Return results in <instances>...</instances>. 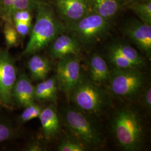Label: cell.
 <instances>
[{
    "instance_id": "obj_9",
    "label": "cell",
    "mask_w": 151,
    "mask_h": 151,
    "mask_svg": "<svg viewBox=\"0 0 151 151\" xmlns=\"http://www.w3.org/2000/svg\"><path fill=\"white\" fill-rule=\"evenodd\" d=\"M123 32L151 59V25L144 24L138 19H131L124 24Z\"/></svg>"
},
{
    "instance_id": "obj_22",
    "label": "cell",
    "mask_w": 151,
    "mask_h": 151,
    "mask_svg": "<svg viewBox=\"0 0 151 151\" xmlns=\"http://www.w3.org/2000/svg\"><path fill=\"white\" fill-rule=\"evenodd\" d=\"M24 108L25 109L17 118V123L19 124H24L31 120L39 118L43 110L42 106L35 102Z\"/></svg>"
},
{
    "instance_id": "obj_8",
    "label": "cell",
    "mask_w": 151,
    "mask_h": 151,
    "mask_svg": "<svg viewBox=\"0 0 151 151\" xmlns=\"http://www.w3.org/2000/svg\"><path fill=\"white\" fill-rule=\"evenodd\" d=\"M16 60L7 49L0 50V104L7 108L14 104L12 91L17 77Z\"/></svg>"
},
{
    "instance_id": "obj_14",
    "label": "cell",
    "mask_w": 151,
    "mask_h": 151,
    "mask_svg": "<svg viewBox=\"0 0 151 151\" xmlns=\"http://www.w3.org/2000/svg\"><path fill=\"white\" fill-rule=\"evenodd\" d=\"M32 55L27 62L30 79L35 81H43L47 78L52 70L50 61L47 57L37 53Z\"/></svg>"
},
{
    "instance_id": "obj_1",
    "label": "cell",
    "mask_w": 151,
    "mask_h": 151,
    "mask_svg": "<svg viewBox=\"0 0 151 151\" xmlns=\"http://www.w3.org/2000/svg\"><path fill=\"white\" fill-rule=\"evenodd\" d=\"M36 10V20L32 28L29 42L22 53L23 56L38 53L67 29L52 7L43 0L38 3Z\"/></svg>"
},
{
    "instance_id": "obj_12",
    "label": "cell",
    "mask_w": 151,
    "mask_h": 151,
    "mask_svg": "<svg viewBox=\"0 0 151 151\" xmlns=\"http://www.w3.org/2000/svg\"><path fill=\"white\" fill-rule=\"evenodd\" d=\"M49 54L55 60H60L70 55H78L81 45L72 35L61 34L49 44Z\"/></svg>"
},
{
    "instance_id": "obj_5",
    "label": "cell",
    "mask_w": 151,
    "mask_h": 151,
    "mask_svg": "<svg viewBox=\"0 0 151 151\" xmlns=\"http://www.w3.org/2000/svg\"><path fill=\"white\" fill-rule=\"evenodd\" d=\"M70 99L77 108L89 113H97L109 103L108 93L88 81L81 80L70 94Z\"/></svg>"
},
{
    "instance_id": "obj_11",
    "label": "cell",
    "mask_w": 151,
    "mask_h": 151,
    "mask_svg": "<svg viewBox=\"0 0 151 151\" xmlns=\"http://www.w3.org/2000/svg\"><path fill=\"white\" fill-rule=\"evenodd\" d=\"M34 89L35 86L32 85L30 78L25 72H20L12 91L13 103L22 108L34 103Z\"/></svg>"
},
{
    "instance_id": "obj_13",
    "label": "cell",
    "mask_w": 151,
    "mask_h": 151,
    "mask_svg": "<svg viewBox=\"0 0 151 151\" xmlns=\"http://www.w3.org/2000/svg\"><path fill=\"white\" fill-rule=\"evenodd\" d=\"M38 118L42 125L44 137L47 140H51L58 135L60 128V116L54 105L43 109Z\"/></svg>"
},
{
    "instance_id": "obj_18",
    "label": "cell",
    "mask_w": 151,
    "mask_h": 151,
    "mask_svg": "<svg viewBox=\"0 0 151 151\" xmlns=\"http://www.w3.org/2000/svg\"><path fill=\"white\" fill-rule=\"evenodd\" d=\"M91 11L110 20L116 15L120 9V0H89Z\"/></svg>"
},
{
    "instance_id": "obj_28",
    "label": "cell",
    "mask_w": 151,
    "mask_h": 151,
    "mask_svg": "<svg viewBox=\"0 0 151 151\" xmlns=\"http://www.w3.org/2000/svg\"><path fill=\"white\" fill-rule=\"evenodd\" d=\"M44 147L37 141L32 142L27 147V150L29 151H41L44 150Z\"/></svg>"
},
{
    "instance_id": "obj_10",
    "label": "cell",
    "mask_w": 151,
    "mask_h": 151,
    "mask_svg": "<svg viewBox=\"0 0 151 151\" xmlns=\"http://www.w3.org/2000/svg\"><path fill=\"white\" fill-rule=\"evenodd\" d=\"M54 2L58 14L67 27L91 12L89 0H54Z\"/></svg>"
},
{
    "instance_id": "obj_30",
    "label": "cell",
    "mask_w": 151,
    "mask_h": 151,
    "mask_svg": "<svg viewBox=\"0 0 151 151\" xmlns=\"http://www.w3.org/2000/svg\"><path fill=\"white\" fill-rule=\"evenodd\" d=\"M0 15H1V6H0Z\"/></svg>"
},
{
    "instance_id": "obj_19",
    "label": "cell",
    "mask_w": 151,
    "mask_h": 151,
    "mask_svg": "<svg viewBox=\"0 0 151 151\" xmlns=\"http://www.w3.org/2000/svg\"><path fill=\"white\" fill-rule=\"evenodd\" d=\"M126 5L134 12L140 21L151 25V0H137Z\"/></svg>"
},
{
    "instance_id": "obj_27",
    "label": "cell",
    "mask_w": 151,
    "mask_h": 151,
    "mask_svg": "<svg viewBox=\"0 0 151 151\" xmlns=\"http://www.w3.org/2000/svg\"><path fill=\"white\" fill-rule=\"evenodd\" d=\"M142 101L144 106L148 110L151 109V87H148L143 93Z\"/></svg>"
},
{
    "instance_id": "obj_15",
    "label": "cell",
    "mask_w": 151,
    "mask_h": 151,
    "mask_svg": "<svg viewBox=\"0 0 151 151\" xmlns=\"http://www.w3.org/2000/svg\"><path fill=\"white\" fill-rule=\"evenodd\" d=\"M58 88V82L55 76L44 80L35 86V101L55 102L57 100Z\"/></svg>"
},
{
    "instance_id": "obj_2",
    "label": "cell",
    "mask_w": 151,
    "mask_h": 151,
    "mask_svg": "<svg viewBox=\"0 0 151 151\" xmlns=\"http://www.w3.org/2000/svg\"><path fill=\"white\" fill-rule=\"evenodd\" d=\"M111 127L119 146L125 151L140 150L143 132L139 116L133 110L123 108L114 115Z\"/></svg>"
},
{
    "instance_id": "obj_24",
    "label": "cell",
    "mask_w": 151,
    "mask_h": 151,
    "mask_svg": "<svg viewBox=\"0 0 151 151\" xmlns=\"http://www.w3.org/2000/svg\"><path fill=\"white\" fill-rule=\"evenodd\" d=\"M76 138L67 137L64 138L58 147L60 151H83L86 150L87 147Z\"/></svg>"
},
{
    "instance_id": "obj_29",
    "label": "cell",
    "mask_w": 151,
    "mask_h": 151,
    "mask_svg": "<svg viewBox=\"0 0 151 151\" xmlns=\"http://www.w3.org/2000/svg\"><path fill=\"white\" fill-rule=\"evenodd\" d=\"M135 1H137V0H120V1L122 3V4H124V5H125L128 4H129V3L132 2H134Z\"/></svg>"
},
{
    "instance_id": "obj_21",
    "label": "cell",
    "mask_w": 151,
    "mask_h": 151,
    "mask_svg": "<svg viewBox=\"0 0 151 151\" xmlns=\"http://www.w3.org/2000/svg\"><path fill=\"white\" fill-rule=\"evenodd\" d=\"M42 0H16L7 10L1 14L5 21L12 22L11 16L16 12L22 10L32 11L36 9L38 3Z\"/></svg>"
},
{
    "instance_id": "obj_17",
    "label": "cell",
    "mask_w": 151,
    "mask_h": 151,
    "mask_svg": "<svg viewBox=\"0 0 151 151\" xmlns=\"http://www.w3.org/2000/svg\"><path fill=\"white\" fill-rule=\"evenodd\" d=\"M109 48L115 51L124 58L129 60L138 68L142 67L146 65L145 58L129 44L116 41L111 44Z\"/></svg>"
},
{
    "instance_id": "obj_7",
    "label": "cell",
    "mask_w": 151,
    "mask_h": 151,
    "mask_svg": "<svg viewBox=\"0 0 151 151\" xmlns=\"http://www.w3.org/2000/svg\"><path fill=\"white\" fill-rule=\"evenodd\" d=\"M58 88L68 98L82 80L80 61L78 55H70L60 58L56 68Z\"/></svg>"
},
{
    "instance_id": "obj_16",
    "label": "cell",
    "mask_w": 151,
    "mask_h": 151,
    "mask_svg": "<svg viewBox=\"0 0 151 151\" xmlns=\"http://www.w3.org/2000/svg\"><path fill=\"white\" fill-rule=\"evenodd\" d=\"M88 68L91 78L95 83H103L109 80L110 72L106 61L100 55L95 53L92 55Z\"/></svg>"
},
{
    "instance_id": "obj_20",
    "label": "cell",
    "mask_w": 151,
    "mask_h": 151,
    "mask_svg": "<svg viewBox=\"0 0 151 151\" xmlns=\"http://www.w3.org/2000/svg\"><path fill=\"white\" fill-rule=\"evenodd\" d=\"M20 132L15 123L7 116L0 115V143L15 139Z\"/></svg>"
},
{
    "instance_id": "obj_25",
    "label": "cell",
    "mask_w": 151,
    "mask_h": 151,
    "mask_svg": "<svg viewBox=\"0 0 151 151\" xmlns=\"http://www.w3.org/2000/svg\"><path fill=\"white\" fill-rule=\"evenodd\" d=\"M11 20L14 22H22L27 23H32V16L31 11L22 10L15 12L12 16Z\"/></svg>"
},
{
    "instance_id": "obj_4",
    "label": "cell",
    "mask_w": 151,
    "mask_h": 151,
    "mask_svg": "<svg viewBox=\"0 0 151 151\" xmlns=\"http://www.w3.org/2000/svg\"><path fill=\"white\" fill-rule=\"evenodd\" d=\"M65 123L76 138L87 146H100L103 142L102 135L97 125L86 114L71 108L63 110Z\"/></svg>"
},
{
    "instance_id": "obj_23",
    "label": "cell",
    "mask_w": 151,
    "mask_h": 151,
    "mask_svg": "<svg viewBox=\"0 0 151 151\" xmlns=\"http://www.w3.org/2000/svg\"><path fill=\"white\" fill-rule=\"evenodd\" d=\"M4 33L7 48L16 47L19 45V35L16 31L13 22L5 21Z\"/></svg>"
},
{
    "instance_id": "obj_26",
    "label": "cell",
    "mask_w": 151,
    "mask_h": 151,
    "mask_svg": "<svg viewBox=\"0 0 151 151\" xmlns=\"http://www.w3.org/2000/svg\"><path fill=\"white\" fill-rule=\"evenodd\" d=\"M14 24L19 35L22 37H25L28 35L32 28V23L14 22Z\"/></svg>"
},
{
    "instance_id": "obj_31",
    "label": "cell",
    "mask_w": 151,
    "mask_h": 151,
    "mask_svg": "<svg viewBox=\"0 0 151 151\" xmlns=\"http://www.w3.org/2000/svg\"><path fill=\"white\" fill-rule=\"evenodd\" d=\"M16 1V0H14V1Z\"/></svg>"
},
{
    "instance_id": "obj_3",
    "label": "cell",
    "mask_w": 151,
    "mask_h": 151,
    "mask_svg": "<svg viewBox=\"0 0 151 151\" xmlns=\"http://www.w3.org/2000/svg\"><path fill=\"white\" fill-rule=\"evenodd\" d=\"M66 27L81 45H91L107 37L111 24L110 20L90 12L79 21Z\"/></svg>"
},
{
    "instance_id": "obj_6",
    "label": "cell",
    "mask_w": 151,
    "mask_h": 151,
    "mask_svg": "<svg viewBox=\"0 0 151 151\" xmlns=\"http://www.w3.org/2000/svg\"><path fill=\"white\" fill-rule=\"evenodd\" d=\"M110 88L114 95L130 98L137 95L145 82V77L137 68H114L110 72Z\"/></svg>"
}]
</instances>
